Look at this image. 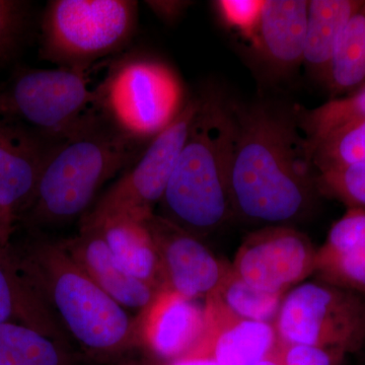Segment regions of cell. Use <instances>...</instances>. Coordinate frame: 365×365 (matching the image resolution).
Wrapping results in <instances>:
<instances>
[{"label": "cell", "mask_w": 365, "mask_h": 365, "mask_svg": "<svg viewBox=\"0 0 365 365\" xmlns=\"http://www.w3.org/2000/svg\"><path fill=\"white\" fill-rule=\"evenodd\" d=\"M230 106L235 127L232 218L256 230L292 227L311 211L319 194L313 155L294 112L266 105Z\"/></svg>", "instance_id": "cell-1"}, {"label": "cell", "mask_w": 365, "mask_h": 365, "mask_svg": "<svg viewBox=\"0 0 365 365\" xmlns=\"http://www.w3.org/2000/svg\"><path fill=\"white\" fill-rule=\"evenodd\" d=\"M11 247L31 284L88 356L112 359L141 347L137 318L78 267L61 242L35 237Z\"/></svg>", "instance_id": "cell-2"}, {"label": "cell", "mask_w": 365, "mask_h": 365, "mask_svg": "<svg viewBox=\"0 0 365 365\" xmlns=\"http://www.w3.org/2000/svg\"><path fill=\"white\" fill-rule=\"evenodd\" d=\"M145 148L115 130L93 109L78 128L53 143L20 220L40 227L81 220L106 182L131 167Z\"/></svg>", "instance_id": "cell-3"}, {"label": "cell", "mask_w": 365, "mask_h": 365, "mask_svg": "<svg viewBox=\"0 0 365 365\" xmlns=\"http://www.w3.org/2000/svg\"><path fill=\"white\" fill-rule=\"evenodd\" d=\"M158 215L199 239L232 218L230 173L235 127L230 104L203 93Z\"/></svg>", "instance_id": "cell-4"}, {"label": "cell", "mask_w": 365, "mask_h": 365, "mask_svg": "<svg viewBox=\"0 0 365 365\" xmlns=\"http://www.w3.org/2000/svg\"><path fill=\"white\" fill-rule=\"evenodd\" d=\"M93 93L98 114L141 145L165 130L187 102L177 74L160 60L138 53L115 60Z\"/></svg>", "instance_id": "cell-5"}, {"label": "cell", "mask_w": 365, "mask_h": 365, "mask_svg": "<svg viewBox=\"0 0 365 365\" xmlns=\"http://www.w3.org/2000/svg\"><path fill=\"white\" fill-rule=\"evenodd\" d=\"M137 21L138 4L132 0H52L41 19L40 57L88 71L129 44Z\"/></svg>", "instance_id": "cell-6"}, {"label": "cell", "mask_w": 365, "mask_h": 365, "mask_svg": "<svg viewBox=\"0 0 365 365\" xmlns=\"http://www.w3.org/2000/svg\"><path fill=\"white\" fill-rule=\"evenodd\" d=\"M272 324L279 342L353 354L365 345V294L304 281L284 295Z\"/></svg>", "instance_id": "cell-7"}, {"label": "cell", "mask_w": 365, "mask_h": 365, "mask_svg": "<svg viewBox=\"0 0 365 365\" xmlns=\"http://www.w3.org/2000/svg\"><path fill=\"white\" fill-rule=\"evenodd\" d=\"M93 105L88 71L81 69L21 68L0 86V111L52 143L78 128Z\"/></svg>", "instance_id": "cell-8"}, {"label": "cell", "mask_w": 365, "mask_h": 365, "mask_svg": "<svg viewBox=\"0 0 365 365\" xmlns=\"http://www.w3.org/2000/svg\"><path fill=\"white\" fill-rule=\"evenodd\" d=\"M199 98L187 101L181 112L146 145L135 163L122 173L81 220V225L118 215L146 218L162 202L180 153L186 141Z\"/></svg>", "instance_id": "cell-9"}, {"label": "cell", "mask_w": 365, "mask_h": 365, "mask_svg": "<svg viewBox=\"0 0 365 365\" xmlns=\"http://www.w3.org/2000/svg\"><path fill=\"white\" fill-rule=\"evenodd\" d=\"M317 250L294 227H261L245 237L232 266L257 289L285 295L314 275Z\"/></svg>", "instance_id": "cell-10"}, {"label": "cell", "mask_w": 365, "mask_h": 365, "mask_svg": "<svg viewBox=\"0 0 365 365\" xmlns=\"http://www.w3.org/2000/svg\"><path fill=\"white\" fill-rule=\"evenodd\" d=\"M145 223L157 248L165 289L194 300L215 294L230 263L218 259L202 240L163 216L153 213Z\"/></svg>", "instance_id": "cell-11"}, {"label": "cell", "mask_w": 365, "mask_h": 365, "mask_svg": "<svg viewBox=\"0 0 365 365\" xmlns=\"http://www.w3.org/2000/svg\"><path fill=\"white\" fill-rule=\"evenodd\" d=\"M52 141L0 111V206L19 220L32 202Z\"/></svg>", "instance_id": "cell-12"}, {"label": "cell", "mask_w": 365, "mask_h": 365, "mask_svg": "<svg viewBox=\"0 0 365 365\" xmlns=\"http://www.w3.org/2000/svg\"><path fill=\"white\" fill-rule=\"evenodd\" d=\"M204 311L202 335L188 353L207 355L216 365H255L277 342L272 323L240 318L215 294L206 297Z\"/></svg>", "instance_id": "cell-13"}, {"label": "cell", "mask_w": 365, "mask_h": 365, "mask_svg": "<svg viewBox=\"0 0 365 365\" xmlns=\"http://www.w3.org/2000/svg\"><path fill=\"white\" fill-rule=\"evenodd\" d=\"M137 321L141 346L170 364L187 354L200 339L205 311L196 300L163 289L139 313Z\"/></svg>", "instance_id": "cell-14"}, {"label": "cell", "mask_w": 365, "mask_h": 365, "mask_svg": "<svg viewBox=\"0 0 365 365\" xmlns=\"http://www.w3.org/2000/svg\"><path fill=\"white\" fill-rule=\"evenodd\" d=\"M61 244L78 267L125 309L141 313L160 292L120 267L96 227H81L78 235Z\"/></svg>", "instance_id": "cell-15"}, {"label": "cell", "mask_w": 365, "mask_h": 365, "mask_svg": "<svg viewBox=\"0 0 365 365\" xmlns=\"http://www.w3.org/2000/svg\"><path fill=\"white\" fill-rule=\"evenodd\" d=\"M314 279L365 294V209L347 208L317 250Z\"/></svg>", "instance_id": "cell-16"}, {"label": "cell", "mask_w": 365, "mask_h": 365, "mask_svg": "<svg viewBox=\"0 0 365 365\" xmlns=\"http://www.w3.org/2000/svg\"><path fill=\"white\" fill-rule=\"evenodd\" d=\"M0 324L33 329L68 346L63 327L19 265L11 244L0 248Z\"/></svg>", "instance_id": "cell-17"}, {"label": "cell", "mask_w": 365, "mask_h": 365, "mask_svg": "<svg viewBox=\"0 0 365 365\" xmlns=\"http://www.w3.org/2000/svg\"><path fill=\"white\" fill-rule=\"evenodd\" d=\"M307 0H266L253 44L269 63L292 69L304 62Z\"/></svg>", "instance_id": "cell-18"}, {"label": "cell", "mask_w": 365, "mask_h": 365, "mask_svg": "<svg viewBox=\"0 0 365 365\" xmlns=\"http://www.w3.org/2000/svg\"><path fill=\"white\" fill-rule=\"evenodd\" d=\"M81 227L97 228L113 258L127 273L155 289H165L160 258L145 218L118 215Z\"/></svg>", "instance_id": "cell-19"}, {"label": "cell", "mask_w": 365, "mask_h": 365, "mask_svg": "<svg viewBox=\"0 0 365 365\" xmlns=\"http://www.w3.org/2000/svg\"><path fill=\"white\" fill-rule=\"evenodd\" d=\"M364 0H309L304 62L314 78L327 83L341 34Z\"/></svg>", "instance_id": "cell-20"}, {"label": "cell", "mask_w": 365, "mask_h": 365, "mask_svg": "<svg viewBox=\"0 0 365 365\" xmlns=\"http://www.w3.org/2000/svg\"><path fill=\"white\" fill-rule=\"evenodd\" d=\"M0 365H78L68 346L33 329L0 324Z\"/></svg>", "instance_id": "cell-21"}, {"label": "cell", "mask_w": 365, "mask_h": 365, "mask_svg": "<svg viewBox=\"0 0 365 365\" xmlns=\"http://www.w3.org/2000/svg\"><path fill=\"white\" fill-rule=\"evenodd\" d=\"M326 85L336 93L365 86V0L341 34Z\"/></svg>", "instance_id": "cell-22"}, {"label": "cell", "mask_w": 365, "mask_h": 365, "mask_svg": "<svg viewBox=\"0 0 365 365\" xmlns=\"http://www.w3.org/2000/svg\"><path fill=\"white\" fill-rule=\"evenodd\" d=\"M292 112L313 153L314 145L329 134L352 122L364 119L365 86L351 95L333 98L314 109L295 106Z\"/></svg>", "instance_id": "cell-23"}, {"label": "cell", "mask_w": 365, "mask_h": 365, "mask_svg": "<svg viewBox=\"0 0 365 365\" xmlns=\"http://www.w3.org/2000/svg\"><path fill=\"white\" fill-rule=\"evenodd\" d=\"M212 294L240 318L265 323H273L284 297L252 287L235 272L232 264L220 287Z\"/></svg>", "instance_id": "cell-24"}, {"label": "cell", "mask_w": 365, "mask_h": 365, "mask_svg": "<svg viewBox=\"0 0 365 365\" xmlns=\"http://www.w3.org/2000/svg\"><path fill=\"white\" fill-rule=\"evenodd\" d=\"M364 160L365 118L329 134L313 150V163L318 174Z\"/></svg>", "instance_id": "cell-25"}, {"label": "cell", "mask_w": 365, "mask_h": 365, "mask_svg": "<svg viewBox=\"0 0 365 365\" xmlns=\"http://www.w3.org/2000/svg\"><path fill=\"white\" fill-rule=\"evenodd\" d=\"M31 4L24 0H0V68L18 58L30 32Z\"/></svg>", "instance_id": "cell-26"}, {"label": "cell", "mask_w": 365, "mask_h": 365, "mask_svg": "<svg viewBox=\"0 0 365 365\" xmlns=\"http://www.w3.org/2000/svg\"><path fill=\"white\" fill-rule=\"evenodd\" d=\"M319 193L337 199L347 208L365 209V160L319 173Z\"/></svg>", "instance_id": "cell-27"}, {"label": "cell", "mask_w": 365, "mask_h": 365, "mask_svg": "<svg viewBox=\"0 0 365 365\" xmlns=\"http://www.w3.org/2000/svg\"><path fill=\"white\" fill-rule=\"evenodd\" d=\"M222 20L254 42L260 23L264 1L262 0H220L215 1Z\"/></svg>", "instance_id": "cell-28"}, {"label": "cell", "mask_w": 365, "mask_h": 365, "mask_svg": "<svg viewBox=\"0 0 365 365\" xmlns=\"http://www.w3.org/2000/svg\"><path fill=\"white\" fill-rule=\"evenodd\" d=\"M282 365H340L346 356L338 350L276 342Z\"/></svg>", "instance_id": "cell-29"}, {"label": "cell", "mask_w": 365, "mask_h": 365, "mask_svg": "<svg viewBox=\"0 0 365 365\" xmlns=\"http://www.w3.org/2000/svg\"><path fill=\"white\" fill-rule=\"evenodd\" d=\"M146 6L151 11L165 23L172 24L181 16L191 2L178 1V0H151L146 1Z\"/></svg>", "instance_id": "cell-30"}, {"label": "cell", "mask_w": 365, "mask_h": 365, "mask_svg": "<svg viewBox=\"0 0 365 365\" xmlns=\"http://www.w3.org/2000/svg\"><path fill=\"white\" fill-rule=\"evenodd\" d=\"M18 220L16 215L0 206V248L11 244Z\"/></svg>", "instance_id": "cell-31"}, {"label": "cell", "mask_w": 365, "mask_h": 365, "mask_svg": "<svg viewBox=\"0 0 365 365\" xmlns=\"http://www.w3.org/2000/svg\"><path fill=\"white\" fill-rule=\"evenodd\" d=\"M169 365H216V364L215 360L207 355L188 353V354L170 362Z\"/></svg>", "instance_id": "cell-32"}, {"label": "cell", "mask_w": 365, "mask_h": 365, "mask_svg": "<svg viewBox=\"0 0 365 365\" xmlns=\"http://www.w3.org/2000/svg\"><path fill=\"white\" fill-rule=\"evenodd\" d=\"M255 365H282L276 344L264 359H262L260 361L257 362Z\"/></svg>", "instance_id": "cell-33"}, {"label": "cell", "mask_w": 365, "mask_h": 365, "mask_svg": "<svg viewBox=\"0 0 365 365\" xmlns=\"http://www.w3.org/2000/svg\"><path fill=\"white\" fill-rule=\"evenodd\" d=\"M354 356L356 357L355 359L354 365H365V345L359 351L353 353Z\"/></svg>", "instance_id": "cell-34"}, {"label": "cell", "mask_w": 365, "mask_h": 365, "mask_svg": "<svg viewBox=\"0 0 365 365\" xmlns=\"http://www.w3.org/2000/svg\"><path fill=\"white\" fill-rule=\"evenodd\" d=\"M139 365H163V364H139Z\"/></svg>", "instance_id": "cell-35"}]
</instances>
